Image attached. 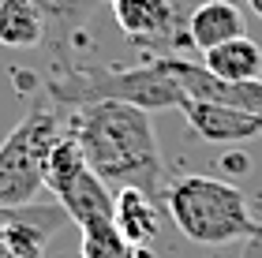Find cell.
<instances>
[{
	"mask_svg": "<svg viewBox=\"0 0 262 258\" xmlns=\"http://www.w3.org/2000/svg\"><path fill=\"white\" fill-rule=\"evenodd\" d=\"M64 131L79 143L82 161L105 187H139L150 198L165 195V161L154 138V124L146 109L127 101H94L68 109Z\"/></svg>",
	"mask_w": 262,
	"mask_h": 258,
	"instance_id": "1",
	"label": "cell"
},
{
	"mask_svg": "<svg viewBox=\"0 0 262 258\" xmlns=\"http://www.w3.org/2000/svg\"><path fill=\"white\" fill-rule=\"evenodd\" d=\"M161 209L180 228V236L199 247H229L262 232L247 195L236 183L206 172H191L165 183Z\"/></svg>",
	"mask_w": 262,
	"mask_h": 258,
	"instance_id": "2",
	"label": "cell"
},
{
	"mask_svg": "<svg viewBox=\"0 0 262 258\" xmlns=\"http://www.w3.org/2000/svg\"><path fill=\"white\" fill-rule=\"evenodd\" d=\"M45 93L56 109H79V105H94V101H127L135 109L158 112V109H180L187 101L165 56L161 60H139L131 67H105V64L68 67V72L49 79Z\"/></svg>",
	"mask_w": 262,
	"mask_h": 258,
	"instance_id": "3",
	"label": "cell"
},
{
	"mask_svg": "<svg viewBox=\"0 0 262 258\" xmlns=\"http://www.w3.org/2000/svg\"><path fill=\"white\" fill-rule=\"evenodd\" d=\"M64 135L60 109L34 105L0 143V206H30L45 187V165Z\"/></svg>",
	"mask_w": 262,
	"mask_h": 258,
	"instance_id": "4",
	"label": "cell"
},
{
	"mask_svg": "<svg viewBox=\"0 0 262 258\" xmlns=\"http://www.w3.org/2000/svg\"><path fill=\"white\" fill-rule=\"evenodd\" d=\"M202 0H113L120 34L142 53V60L191 53V15Z\"/></svg>",
	"mask_w": 262,
	"mask_h": 258,
	"instance_id": "5",
	"label": "cell"
},
{
	"mask_svg": "<svg viewBox=\"0 0 262 258\" xmlns=\"http://www.w3.org/2000/svg\"><path fill=\"white\" fill-rule=\"evenodd\" d=\"M45 191L56 198V206L68 214V221H75L79 228L94 225V221H113L116 198L98 176L90 172V165L82 161L79 143L68 131L56 138L49 165H45Z\"/></svg>",
	"mask_w": 262,
	"mask_h": 258,
	"instance_id": "6",
	"label": "cell"
},
{
	"mask_svg": "<svg viewBox=\"0 0 262 258\" xmlns=\"http://www.w3.org/2000/svg\"><path fill=\"white\" fill-rule=\"evenodd\" d=\"M64 225L60 206H0V258H45Z\"/></svg>",
	"mask_w": 262,
	"mask_h": 258,
	"instance_id": "7",
	"label": "cell"
},
{
	"mask_svg": "<svg viewBox=\"0 0 262 258\" xmlns=\"http://www.w3.org/2000/svg\"><path fill=\"white\" fill-rule=\"evenodd\" d=\"M176 75L180 90L191 101H217V105H232L247 116L262 120V79H251V83H225V79L210 75L199 60H180V56H165Z\"/></svg>",
	"mask_w": 262,
	"mask_h": 258,
	"instance_id": "8",
	"label": "cell"
},
{
	"mask_svg": "<svg viewBox=\"0 0 262 258\" xmlns=\"http://www.w3.org/2000/svg\"><path fill=\"white\" fill-rule=\"evenodd\" d=\"M187 127L195 135H202L213 146H232V143H251V138L262 135V120L247 116L232 105H217V101H191L187 98L180 105Z\"/></svg>",
	"mask_w": 262,
	"mask_h": 258,
	"instance_id": "9",
	"label": "cell"
},
{
	"mask_svg": "<svg viewBox=\"0 0 262 258\" xmlns=\"http://www.w3.org/2000/svg\"><path fill=\"white\" fill-rule=\"evenodd\" d=\"M113 225L127 247H150L161 232V202L139 187H124V191H116Z\"/></svg>",
	"mask_w": 262,
	"mask_h": 258,
	"instance_id": "10",
	"label": "cell"
},
{
	"mask_svg": "<svg viewBox=\"0 0 262 258\" xmlns=\"http://www.w3.org/2000/svg\"><path fill=\"white\" fill-rule=\"evenodd\" d=\"M247 34V19L236 0H202L191 15V45L195 53H210L217 45L244 38Z\"/></svg>",
	"mask_w": 262,
	"mask_h": 258,
	"instance_id": "11",
	"label": "cell"
},
{
	"mask_svg": "<svg viewBox=\"0 0 262 258\" xmlns=\"http://www.w3.org/2000/svg\"><path fill=\"white\" fill-rule=\"evenodd\" d=\"M30 4L45 19V41H49V49H56V56L64 60L68 49H71V38L90 22L98 0H30Z\"/></svg>",
	"mask_w": 262,
	"mask_h": 258,
	"instance_id": "12",
	"label": "cell"
},
{
	"mask_svg": "<svg viewBox=\"0 0 262 258\" xmlns=\"http://www.w3.org/2000/svg\"><path fill=\"white\" fill-rule=\"evenodd\" d=\"M199 64L225 83H251V79H262V45L244 34V38H232L217 49L202 53Z\"/></svg>",
	"mask_w": 262,
	"mask_h": 258,
	"instance_id": "13",
	"label": "cell"
},
{
	"mask_svg": "<svg viewBox=\"0 0 262 258\" xmlns=\"http://www.w3.org/2000/svg\"><path fill=\"white\" fill-rule=\"evenodd\" d=\"M45 41V19L30 0H0V45L30 49Z\"/></svg>",
	"mask_w": 262,
	"mask_h": 258,
	"instance_id": "14",
	"label": "cell"
},
{
	"mask_svg": "<svg viewBox=\"0 0 262 258\" xmlns=\"http://www.w3.org/2000/svg\"><path fill=\"white\" fill-rule=\"evenodd\" d=\"M247 8H251V11H255V15L262 19V0H247Z\"/></svg>",
	"mask_w": 262,
	"mask_h": 258,
	"instance_id": "15",
	"label": "cell"
},
{
	"mask_svg": "<svg viewBox=\"0 0 262 258\" xmlns=\"http://www.w3.org/2000/svg\"><path fill=\"white\" fill-rule=\"evenodd\" d=\"M109 4H113V0H109Z\"/></svg>",
	"mask_w": 262,
	"mask_h": 258,
	"instance_id": "16",
	"label": "cell"
}]
</instances>
